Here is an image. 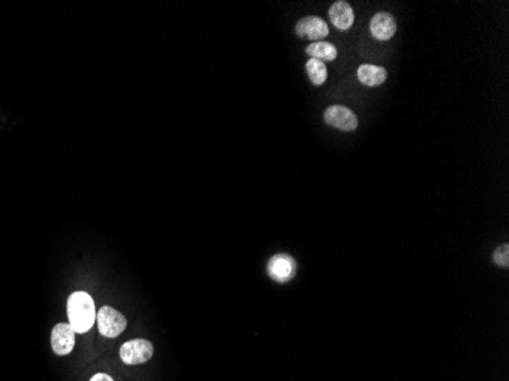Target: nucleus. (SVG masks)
I'll return each mask as SVG.
<instances>
[{
    "label": "nucleus",
    "mask_w": 509,
    "mask_h": 381,
    "mask_svg": "<svg viewBox=\"0 0 509 381\" xmlns=\"http://www.w3.org/2000/svg\"><path fill=\"white\" fill-rule=\"evenodd\" d=\"M51 343L55 354H69L75 344V329L70 327V323H59L52 329Z\"/></svg>",
    "instance_id": "nucleus-7"
},
{
    "label": "nucleus",
    "mask_w": 509,
    "mask_h": 381,
    "mask_svg": "<svg viewBox=\"0 0 509 381\" xmlns=\"http://www.w3.org/2000/svg\"><path fill=\"white\" fill-rule=\"evenodd\" d=\"M98 328L104 337H118L127 328V319L123 313L114 310L112 307H103L98 311Z\"/></svg>",
    "instance_id": "nucleus-2"
},
{
    "label": "nucleus",
    "mask_w": 509,
    "mask_h": 381,
    "mask_svg": "<svg viewBox=\"0 0 509 381\" xmlns=\"http://www.w3.org/2000/svg\"><path fill=\"white\" fill-rule=\"evenodd\" d=\"M305 69H307V74H308V76H310V80L314 85H322L326 81L328 69H326L325 63L310 59L305 64Z\"/></svg>",
    "instance_id": "nucleus-12"
},
{
    "label": "nucleus",
    "mask_w": 509,
    "mask_h": 381,
    "mask_svg": "<svg viewBox=\"0 0 509 381\" xmlns=\"http://www.w3.org/2000/svg\"><path fill=\"white\" fill-rule=\"evenodd\" d=\"M329 20L331 23L340 31H348L351 26L354 25V10L345 0H339V2H334L331 5V8L328 11Z\"/></svg>",
    "instance_id": "nucleus-9"
},
{
    "label": "nucleus",
    "mask_w": 509,
    "mask_h": 381,
    "mask_svg": "<svg viewBox=\"0 0 509 381\" xmlns=\"http://www.w3.org/2000/svg\"><path fill=\"white\" fill-rule=\"evenodd\" d=\"M295 31H296L298 37L313 40L314 43V41L324 40L325 37H328L329 28L324 19L316 17V16H308L298 21Z\"/></svg>",
    "instance_id": "nucleus-6"
},
{
    "label": "nucleus",
    "mask_w": 509,
    "mask_h": 381,
    "mask_svg": "<svg viewBox=\"0 0 509 381\" xmlns=\"http://www.w3.org/2000/svg\"><path fill=\"white\" fill-rule=\"evenodd\" d=\"M267 271H269V276L273 279V281L285 284L295 278L296 262L291 256L285 255V254H279V255H275L269 261Z\"/></svg>",
    "instance_id": "nucleus-5"
},
{
    "label": "nucleus",
    "mask_w": 509,
    "mask_h": 381,
    "mask_svg": "<svg viewBox=\"0 0 509 381\" xmlns=\"http://www.w3.org/2000/svg\"><path fill=\"white\" fill-rule=\"evenodd\" d=\"M90 381H113V378L107 375V373H96V375L92 377Z\"/></svg>",
    "instance_id": "nucleus-14"
},
{
    "label": "nucleus",
    "mask_w": 509,
    "mask_h": 381,
    "mask_svg": "<svg viewBox=\"0 0 509 381\" xmlns=\"http://www.w3.org/2000/svg\"><path fill=\"white\" fill-rule=\"evenodd\" d=\"M357 78L362 84L368 85V87H377L382 85L387 78V70L382 66H375V64H362L357 69Z\"/></svg>",
    "instance_id": "nucleus-10"
},
{
    "label": "nucleus",
    "mask_w": 509,
    "mask_h": 381,
    "mask_svg": "<svg viewBox=\"0 0 509 381\" xmlns=\"http://www.w3.org/2000/svg\"><path fill=\"white\" fill-rule=\"evenodd\" d=\"M369 30L372 37L378 41L391 40L397 32V21L395 17L389 12H377L371 20Z\"/></svg>",
    "instance_id": "nucleus-8"
},
{
    "label": "nucleus",
    "mask_w": 509,
    "mask_h": 381,
    "mask_svg": "<svg viewBox=\"0 0 509 381\" xmlns=\"http://www.w3.org/2000/svg\"><path fill=\"white\" fill-rule=\"evenodd\" d=\"M305 54L322 63L334 61L337 59V48L328 41H314L307 46Z\"/></svg>",
    "instance_id": "nucleus-11"
},
{
    "label": "nucleus",
    "mask_w": 509,
    "mask_h": 381,
    "mask_svg": "<svg viewBox=\"0 0 509 381\" xmlns=\"http://www.w3.org/2000/svg\"><path fill=\"white\" fill-rule=\"evenodd\" d=\"M492 260L496 262L499 267H509V246L508 244H503V246L497 247L494 250Z\"/></svg>",
    "instance_id": "nucleus-13"
},
{
    "label": "nucleus",
    "mask_w": 509,
    "mask_h": 381,
    "mask_svg": "<svg viewBox=\"0 0 509 381\" xmlns=\"http://www.w3.org/2000/svg\"><path fill=\"white\" fill-rule=\"evenodd\" d=\"M324 118L329 127L337 128V130H342V132H354L358 127L357 114L353 110H349L345 105H339V104L329 105L325 110Z\"/></svg>",
    "instance_id": "nucleus-3"
},
{
    "label": "nucleus",
    "mask_w": 509,
    "mask_h": 381,
    "mask_svg": "<svg viewBox=\"0 0 509 381\" xmlns=\"http://www.w3.org/2000/svg\"><path fill=\"white\" fill-rule=\"evenodd\" d=\"M67 314L70 327L75 329V333H87L96 320L95 304L90 294L84 291L70 294L67 300Z\"/></svg>",
    "instance_id": "nucleus-1"
},
{
    "label": "nucleus",
    "mask_w": 509,
    "mask_h": 381,
    "mask_svg": "<svg viewBox=\"0 0 509 381\" xmlns=\"http://www.w3.org/2000/svg\"><path fill=\"white\" fill-rule=\"evenodd\" d=\"M153 343L145 339H134L121 347V358L125 364H141L153 357Z\"/></svg>",
    "instance_id": "nucleus-4"
}]
</instances>
